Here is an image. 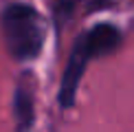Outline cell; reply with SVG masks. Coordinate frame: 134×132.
I'll return each instance as SVG.
<instances>
[{
	"instance_id": "cell-1",
	"label": "cell",
	"mask_w": 134,
	"mask_h": 132,
	"mask_svg": "<svg viewBox=\"0 0 134 132\" xmlns=\"http://www.w3.org/2000/svg\"><path fill=\"white\" fill-rule=\"evenodd\" d=\"M121 40H123L121 29L112 22H99V24L90 26L86 33H81L75 40L70 55L66 59V66H64L62 86H59V103H62V108H70L75 103L77 88H79V81L83 77L88 62L99 57V55L114 51L121 44Z\"/></svg>"
},
{
	"instance_id": "cell-2",
	"label": "cell",
	"mask_w": 134,
	"mask_h": 132,
	"mask_svg": "<svg viewBox=\"0 0 134 132\" xmlns=\"http://www.w3.org/2000/svg\"><path fill=\"white\" fill-rule=\"evenodd\" d=\"M2 37L11 57L20 62L35 59L44 48V22L37 9L26 2H11L0 13Z\"/></svg>"
},
{
	"instance_id": "cell-3",
	"label": "cell",
	"mask_w": 134,
	"mask_h": 132,
	"mask_svg": "<svg viewBox=\"0 0 134 132\" xmlns=\"http://www.w3.org/2000/svg\"><path fill=\"white\" fill-rule=\"evenodd\" d=\"M13 114H15L20 130H31L33 119H35V99H33L31 88L18 86L15 97H13Z\"/></svg>"
}]
</instances>
